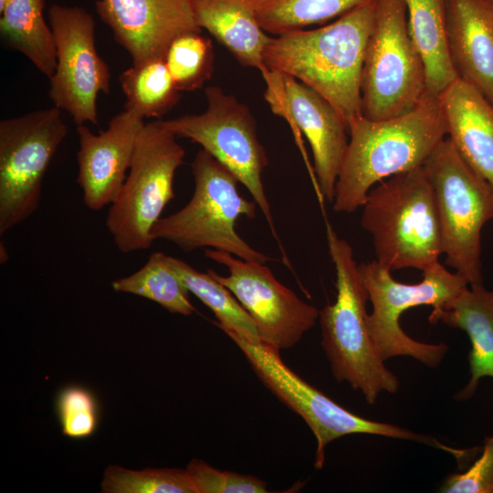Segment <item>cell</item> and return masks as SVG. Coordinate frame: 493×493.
<instances>
[{
  "instance_id": "1",
  "label": "cell",
  "mask_w": 493,
  "mask_h": 493,
  "mask_svg": "<svg viewBox=\"0 0 493 493\" xmlns=\"http://www.w3.org/2000/svg\"><path fill=\"white\" fill-rule=\"evenodd\" d=\"M377 0L312 30L271 37L263 52L267 69L288 74L328 100L348 128L362 117L361 76Z\"/></svg>"
},
{
  "instance_id": "2",
  "label": "cell",
  "mask_w": 493,
  "mask_h": 493,
  "mask_svg": "<svg viewBox=\"0 0 493 493\" xmlns=\"http://www.w3.org/2000/svg\"><path fill=\"white\" fill-rule=\"evenodd\" d=\"M349 135L332 201L339 213L362 207L376 183L425 164L446 135L440 98L425 94L412 110L389 119L362 116Z\"/></svg>"
},
{
  "instance_id": "3",
  "label": "cell",
  "mask_w": 493,
  "mask_h": 493,
  "mask_svg": "<svg viewBox=\"0 0 493 493\" xmlns=\"http://www.w3.org/2000/svg\"><path fill=\"white\" fill-rule=\"evenodd\" d=\"M329 254L336 273V299L320 310L321 346L335 380L360 391L374 404L383 392L395 393L398 378L384 365L370 336L366 311L368 291L351 245L326 221Z\"/></svg>"
},
{
  "instance_id": "4",
  "label": "cell",
  "mask_w": 493,
  "mask_h": 493,
  "mask_svg": "<svg viewBox=\"0 0 493 493\" xmlns=\"http://www.w3.org/2000/svg\"><path fill=\"white\" fill-rule=\"evenodd\" d=\"M361 225L372 237L376 261L392 270L422 271L439 262L441 231L424 167L389 177L370 190Z\"/></svg>"
},
{
  "instance_id": "5",
  "label": "cell",
  "mask_w": 493,
  "mask_h": 493,
  "mask_svg": "<svg viewBox=\"0 0 493 493\" xmlns=\"http://www.w3.org/2000/svg\"><path fill=\"white\" fill-rule=\"evenodd\" d=\"M194 188L188 203L161 217L152 229L154 240L169 241L185 252L212 248L244 260L265 264L268 257L248 245L236 231L241 215L256 217V202L238 192L239 181L204 149L192 163Z\"/></svg>"
},
{
  "instance_id": "6",
  "label": "cell",
  "mask_w": 493,
  "mask_h": 493,
  "mask_svg": "<svg viewBox=\"0 0 493 493\" xmlns=\"http://www.w3.org/2000/svg\"><path fill=\"white\" fill-rule=\"evenodd\" d=\"M184 149L162 120L146 122L139 135L126 179L109 205L106 227L119 251L151 247L152 229L171 200Z\"/></svg>"
},
{
  "instance_id": "7",
  "label": "cell",
  "mask_w": 493,
  "mask_h": 493,
  "mask_svg": "<svg viewBox=\"0 0 493 493\" xmlns=\"http://www.w3.org/2000/svg\"><path fill=\"white\" fill-rule=\"evenodd\" d=\"M432 184L446 264L483 284L481 233L493 219V186L444 139L423 165Z\"/></svg>"
},
{
  "instance_id": "8",
  "label": "cell",
  "mask_w": 493,
  "mask_h": 493,
  "mask_svg": "<svg viewBox=\"0 0 493 493\" xmlns=\"http://www.w3.org/2000/svg\"><path fill=\"white\" fill-rule=\"evenodd\" d=\"M426 94V68L408 26L404 0H377L361 76L364 118L379 121L412 110Z\"/></svg>"
},
{
  "instance_id": "9",
  "label": "cell",
  "mask_w": 493,
  "mask_h": 493,
  "mask_svg": "<svg viewBox=\"0 0 493 493\" xmlns=\"http://www.w3.org/2000/svg\"><path fill=\"white\" fill-rule=\"evenodd\" d=\"M222 330L239 348L265 386L310 428L317 441L316 468L323 467L325 448L330 442L352 434L382 435L451 450L435 437L351 413L288 368L280 358L278 350L262 342L247 341L230 330Z\"/></svg>"
},
{
  "instance_id": "10",
  "label": "cell",
  "mask_w": 493,
  "mask_h": 493,
  "mask_svg": "<svg viewBox=\"0 0 493 493\" xmlns=\"http://www.w3.org/2000/svg\"><path fill=\"white\" fill-rule=\"evenodd\" d=\"M359 271L372 304L368 330L382 359L409 356L428 367H437L448 347L412 339L402 330L400 317L417 306L442 307L469 285L467 280L439 262L422 271L423 279L415 284L396 281L391 270L376 260L359 264Z\"/></svg>"
},
{
  "instance_id": "11",
  "label": "cell",
  "mask_w": 493,
  "mask_h": 493,
  "mask_svg": "<svg viewBox=\"0 0 493 493\" xmlns=\"http://www.w3.org/2000/svg\"><path fill=\"white\" fill-rule=\"evenodd\" d=\"M68 127L56 106L0 121V235L38 208L47 171Z\"/></svg>"
},
{
  "instance_id": "12",
  "label": "cell",
  "mask_w": 493,
  "mask_h": 493,
  "mask_svg": "<svg viewBox=\"0 0 493 493\" xmlns=\"http://www.w3.org/2000/svg\"><path fill=\"white\" fill-rule=\"evenodd\" d=\"M205 94L207 106L204 112L163 121L164 125L177 137L200 144L236 175L251 194L279 243L262 182L267 156L258 140L253 114L246 104L220 87L209 86Z\"/></svg>"
},
{
  "instance_id": "13",
  "label": "cell",
  "mask_w": 493,
  "mask_h": 493,
  "mask_svg": "<svg viewBox=\"0 0 493 493\" xmlns=\"http://www.w3.org/2000/svg\"><path fill=\"white\" fill-rule=\"evenodd\" d=\"M48 22L57 58L48 96L77 125H97V100L110 92V73L96 49L95 21L82 7L53 5Z\"/></svg>"
},
{
  "instance_id": "14",
  "label": "cell",
  "mask_w": 493,
  "mask_h": 493,
  "mask_svg": "<svg viewBox=\"0 0 493 493\" xmlns=\"http://www.w3.org/2000/svg\"><path fill=\"white\" fill-rule=\"evenodd\" d=\"M205 255L227 268L226 276L213 269L206 271L247 311L262 343L279 351L291 348L316 323L320 315L317 308L280 283L265 264L212 248H205Z\"/></svg>"
},
{
  "instance_id": "15",
  "label": "cell",
  "mask_w": 493,
  "mask_h": 493,
  "mask_svg": "<svg viewBox=\"0 0 493 493\" xmlns=\"http://www.w3.org/2000/svg\"><path fill=\"white\" fill-rule=\"evenodd\" d=\"M261 74L267 84L265 99L274 114L288 121L309 141L318 190L332 203L349 142L348 125L328 100L297 79L267 68Z\"/></svg>"
},
{
  "instance_id": "16",
  "label": "cell",
  "mask_w": 493,
  "mask_h": 493,
  "mask_svg": "<svg viewBox=\"0 0 493 493\" xmlns=\"http://www.w3.org/2000/svg\"><path fill=\"white\" fill-rule=\"evenodd\" d=\"M146 122L138 113L125 110L116 114L98 134L77 125V183L84 205L92 211L110 205L122 186L139 135Z\"/></svg>"
},
{
  "instance_id": "17",
  "label": "cell",
  "mask_w": 493,
  "mask_h": 493,
  "mask_svg": "<svg viewBox=\"0 0 493 493\" xmlns=\"http://www.w3.org/2000/svg\"><path fill=\"white\" fill-rule=\"evenodd\" d=\"M194 0H97L96 10L132 64L163 58L182 34L201 32Z\"/></svg>"
},
{
  "instance_id": "18",
  "label": "cell",
  "mask_w": 493,
  "mask_h": 493,
  "mask_svg": "<svg viewBox=\"0 0 493 493\" xmlns=\"http://www.w3.org/2000/svg\"><path fill=\"white\" fill-rule=\"evenodd\" d=\"M446 42L458 78L493 104V5L488 0H447Z\"/></svg>"
},
{
  "instance_id": "19",
  "label": "cell",
  "mask_w": 493,
  "mask_h": 493,
  "mask_svg": "<svg viewBox=\"0 0 493 493\" xmlns=\"http://www.w3.org/2000/svg\"><path fill=\"white\" fill-rule=\"evenodd\" d=\"M438 96L447 138L462 158L493 186V104L460 78Z\"/></svg>"
},
{
  "instance_id": "20",
  "label": "cell",
  "mask_w": 493,
  "mask_h": 493,
  "mask_svg": "<svg viewBox=\"0 0 493 493\" xmlns=\"http://www.w3.org/2000/svg\"><path fill=\"white\" fill-rule=\"evenodd\" d=\"M428 320L430 323L442 321L468 335L471 341L468 353L471 377L467 384L456 393L455 399H470L481 378H493V289H486L483 284L467 287L442 307L433 309Z\"/></svg>"
},
{
  "instance_id": "21",
  "label": "cell",
  "mask_w": 493,
  "mask_h": 493,
  "mask_svg": "<svg viewBox=\"0 0 493 493\" xmlns=\"http://www.w3.org/2000/svg\"><path fill=\"white\" fill-rule=\"evenodd\" d=\"M195 21L244 67L266 69L263 52L271 37L246 0H194Z\"/></svg>"
},
{
  "instance_id": "22",
  "label": "cell",
  "mask_w": 493,
  "mask_h": 493,
  "mask_svg": "<svg viewBox=\"0 0 493 493\" xmlns=\"http://www.w3.org/2000/svg\"><path fill=\"white\" fill-rule=\"evenodd\" d=\"M447 0H404L411 37L426 68V94L438 96L458 76L446 42Z\"/></svg>"
},
{
  "instance_id": "23",
  "label": "cell",
  "mask_w": 493,
  "mask_h": 493,
  "mask_svg": "<svg viewBox=\"0 0 493 493\" xmlns=\"http://www.w3.org/2000/svg\"><path fill=\"white\" fill-rule=\"evenodd\" d=\"M45 3L46 0H6L0 8V33L11 48L50 79L57 58L52 30L44 16Z\"/></svg>"
},
{
  "instance_id": "24",
  "label": "cell",
  "mask_w": 493,
  "mask_h": 493,
  "mask_svg": "<svg viewBox=\"0 0 493 493\" xmlns=\"http://www.w3.org/2000/svg\"><path fill=\"white\" fill-rule=\"evenodd\" d=\"M119 81L125 95L123 109L144 119H161L181 98L163 58L132 64L120 74Z\"/></svg>"
},
{
  "instance_id": "25",
  "label": "cell",
  "mask_w": 493,
  "mask_h": 493,
  "mask_svg": "<svg viewBox=\"0 0 493 493\" xmlns=\"http://www.w3.org/2000/svg\"><path fill=\"white\" fill-rule=\"evenodd\" d=\"M112 288L154 301L171 313L189 316L195 311L189 290L173 267L170 256L152 253L136 272L114 279Z\"/></svg>"
},
{
  "instance_id": "26",
  "label": "cell",
  "mask_w": 493,
  "mask_h": 493,
  "mask_svg": "<svg viewBox=\"0 0 493 493\" xmlns=\"http://www.w3.org/2000/svg\"><path fill=\"white\" fill-rule=\"evenodd\" d=\"M373 0H246L262 28L276 36L338 18Z\"/></svg>"
},
{
  "instance_id": "27",
  "label": "cell",
  "mask_w": 493,
  "mask_h": 493,
  "mask_svg": "<svg viewBox=\"0 0 493 493\" xmlns=\"http://www.w3.org/2000/svg\"><path fill=\"white\" fill-rule=\"evenodd\" d=\"M170 261L189 290L215 314V324L230 330L244 339L261 342L257 327L234 294L207 271L196 270L182 259L170 256Z\"/></svg>"
},
{
  "instance_id": "28",
  "label": "cell",
  "mask_w": 493,
  "mask_h": 493,
  "mask_svg": "<svg viewBox=\"0 0 493 493\" xmlns=\"http://www.w3.org/2000/svg\"><path fill=\"white\" fill-rule=\"evenodd\" d=\"M163 60L181 92L197 90L214 72L212 41L201 32L182 34L169 45Z\"/></svg>"
},
{
  "instance_id": "29",
  "label": "cell",
  "mask_w": 493,
  "mask_h": 493,
  "mask_svg": "<svg viewBox=\"0 0 493 493\" xmlns=\"http://www.w3.org/2000/svg\"><path fill=\"white\" fill-rule=\"evenodd\" d=\"M101 491L106 493H196L186 468L131 470L109 466Z\"/></svg>"
},
{
  "instance_id": "30",
  "label": "cell",
  "mask_w": 493,
  "mask_h": 493,
  "mask_svg": "<svg viewBox=\"0 0 493 493\" xmlns=\"http://www.w3.org/2000/svg\"><path fill=\"white\" fill-rule=\"evenodd\" d=\"M57 413L64 435L82 439L93 435L99 423L94 394L81 386H68L58 395Z\"/></svg>"
},
{
  "instance_id": "31",
  "label": "cell",
  "mask_w": 493,
  "mask_h": 493,
  "mask_svg": "<svg viewBox=\"0 0 493 493\" xmlns=\"http://www.w3.org/2000/svg\"><path fill=\"white\" fill-rule=\"evenodd\" d=\"M186 470L196 493H267V482L252 476L220 470L202 459H192Z\"/></svg>"
},
{
  "instance_id": "32",
  "label": "cell",
  "mask_w": 493,
  "mask_h": 493,
  "mask_svg": "<svg viewBox=\"0 0 493 493\" xmlns=\"http://www.w3.org/2000/svg\"><path fill=\"white\" fill-rule=\"evenodd\" d=\"M439 491L493 493V436L486 438L480 457L465 472L448 475Z\"/></svg>"
},
{
  "instance_id": "33",
  "label": "cell",
  "mask_w": 493,
  "mask_h": 493,
  "mask_svg": "<svg viewBox=\"0 0 493 493\" xmlns=\"http://www.w3.org/2000/svg\"><path fill=\"white\" fill-rule=\"evenodd\" d=\"M6 0H0V8L4 6Z\"/></svg>"
},
{
  "instance_id": "34",
  "label": "cell",
  "mask_w": 493,
  "mask_h": 493,
  "mask_svg": "<svg viewBox=\"0 0 493 493\" xmlns=\"http://www.w3.org/2000/svg\"><path fill=\"white\" fill-rule=\"evenodd\" d=\"M488 1L490 2L493 5V0H488Z\"/></svg>"
}]
</instances>
